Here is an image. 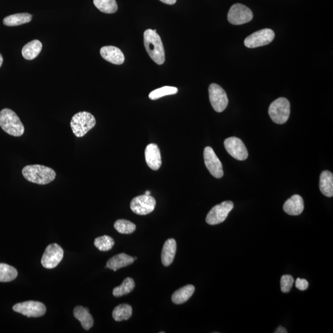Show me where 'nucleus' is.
I'll return each instance as SVG.
<instances>
[{
    "instance_id": "nucleus-32",
    "label": "nucleus",
    "mask_w": 333,
    "mask_h": 333,
    "mask_svg": "<svg viewBox=\"0 0 333 333\" xmlns=\"http://www.w3.org/2000/svg\"><path fill=\"white\" fill-rule=\"evenodd\" d=\"M294 283V280L291 275L289 274L283 275L280 281L281 290L284 293L289 292L291 291Z\"/></svg>"
},
{
    "instance_id": "nucleus-24",
    "label": "nucleus",
    "mask_w": 333,
    "mask_h": 333,
    "mask_svg": "<svg viewBox=\"0 0 333 333\" xmlns=\"http://www.w3.org/2000/svg\"><path fill=\"white\" fill-rule=\"evenodd\" d=\"M32 15L29 13H18L9 15L3 20V24L6 26L13 27L30 23Z\"/></svg>"
},
{
    "instance_id": "nucleus-33",
    "label": "nucleus",
    "mask_w": 333,
    "mask_h": 333,
    "mask_svg": "<svg viewBox=\"0 0 333 333\" xmlns=\"http://www.w3.org/2000/svg\"><path fill=\"white\" fill-rule=\"evenodd\" d=\"M295 287L300 291H305L308 288V283L306 280L298 278L295 281Z\"/></svg>"
},
{
    "instance_id": "nucleus-25",
    "label": "nucleus",
    "mask_w": 333,
    "mask_h": 333,
    "mask_svg": "<svg viewBox=\"0 0 333 333\" xmlns=\"http://www.w3.org/2000/svg\"><path fill=\"white\" fill-rule=\"evenodd\" d=\"M133 310L131 305L126 304H120L114 308L113 317L116 322L127 320L132 316Z\"/></svg>"
},
{
    "instance_id": "nucleus-27",
    "label": "nucleus",
    "mask_w": 333,
    "mask_h": 333,
    "mask_svg": "<svg viewBox=\"0 0 333 333\" xmlns=\"http://www.w3.org/2000/svg\"><path fill=\"white\" fill-rule=\"evenodd\" d=\"M17 271L13 267L6 264H0V282H9L16 279Z\"/></svg>"
},
{
    "instance_id": "nucleus-37",
    "label": "nucleus",
    "mask_w": 333,
    "mask_h": 333,
    "mask_svg": "<svg viewBox=\"0 0 333 333\" xmlns=\"http://www.w3.org/2000/svg\"><path fill=\"white\" fill-rule=\"evenodd\" d=\"M145 194H146V195H148V196L150 195V194H151L150 191H147L146 193H145Z\"/></svg>"
},
{
    "instance_id": "nucleus-6",
    "label": "nucleus",
    "mask_w": 333,
    "mask_h": 333,
    "mask_svg": "<svg viewBox=\"0 0 333 333\" xmlns=\"http://www.w3.org/2000/svg\"><path fill=\"white\" fill-rule=\"evenodd\" d=\"M233 203L230 200L224 201L220 205H216L208 213L206 217V222L209 225H215L222 223L228 217L229 213L233 209Z\"/></svg>"
},
{
    "instance_id": "nucleus-11",
    "label": "nucleus",
    "mask_w": 333,
    "mask_h": 333,
    "mask_svg": "<svg viewBox=\"0 0 333 333\" xmlns=\"http://www.w3.org/2000/svg\"><path fill=\"white\" fill-rule=\"evenodd\" d=\"M274 38L273 31L270 29H264L257 31L246 37L245 45L247 48H255L265 46L273 41Z\"/></svg>"
},
{
    "instance_id": "nucleus-30",
    "label": "nucleus",
    "mask_w": 333,
    "mask_h": 333,
    "mask_svg": "<svg viewBox=\"0 0 333 333\" xmlns=\"http://www.w3.org/2000/svg\"><path fill=\"white\" fill-rule=\"evenodd\" d=\"M114 244L115 242L112 237L106 235L97 237L94 242L96 248L103 252L110 251Z\"/></svg>"
},
{
    "instance_id": "nucleus-20",
    "label": "nucleus",
    "mask_w": 333,
    "mask_h": 333,
    "mask_svg": "<svg viewBox=\"0 0 333 333\" xmlns=\"http://www.w3.org/2000/svg\"><path fill=\"white\" fill-rule=\"evenodd\" d=\"M73 316L79 321L85 330H89L94 326V320L88 308L77 306L73 310Z\"/></svg>"
},
{
    "instance_id": "nucleus-19",
    "label": "nucleus",
    "mask_w": 333,
    "mask_h": 333,
    "mask_svg": "<svg viewBox=\"0 0 333 333\" xmlns=\"http://www.w3.org/2000/svg\"><path fill=\"white\" fill-rule=\"evenodd\" d=\"M134 258L132 256L121 253L110 258L107 261L106 267L116 271L119 268L128 266L134 263Z\"/></svg>"
},
{
    "instance_id": "nucleus-13",
    "label": "nucleus",
    "mask_w": 333,
    "mask_h": 333,
    "mask_svg": "<svg viewBox=\"0 0 333 333\" xmlns=\"http://www.w3.org/2000/svg\"><path fill=\"white\" fill-rule=\"evenodd\" d=\"M205 165L211 174L217 178L224 176L223 166L211 147L207 146L203 151Z\"/></svg>"
},
{
    "instance_id": "nucleus-3",
    "label": "nucleus",
    "mask_w": 333,
    "mask_h": 333,
    "mask_svg": "<svg viewBox=\"0 0 333 333\" xmlns=\"http://www.w3.org/2000/svg\"><path fill=\"white\" fill-rule=\"evenodd\" d=\"M0 126L6 133L13 137H21L25 131L20 117L13 110L8 108L0 112Z\"/></svg>"
},
{
    "instance_id": "nucleus-5",
    "label": "nucleus",
    "mask_w": 333,
    "mask_h": 333,
    "mask_svg": "<svg viewBox=\"0 0 333 333\" xmlns=\"http://www.w3.org/2000/svg\"><path fill=\"white\" fill-rule=\"evenodd\" d=\"M290 110L289 101L285 98H279L271 103L268 113L274 123L283 124L288 121Z\"/></svg>"
},
{
    "instance_id": "nucleus-4",
    "label": "nucleus",
    "mask_w": 333,
    "mask_h": 333,
    "mask_svg": "<svg viewBox=\"0 0 333 333\" xmlns=\"http://www.w3.org/2000/svg\"><path fill=\"white\" fill-rule=\"evenodd\" d=\"M96 119L91 113L83 111L77 113L70 121L71 128L77 137H83L96 125Z\"/></svg>"
},
{
    "instance_id": "nucleus-26",
    "label": "nucleus",
    "mask_w": 333,
    "mask_h": 333,
    "mask_svg": "<svg viewBox=\"0 0 333 333\" xmlns=\"http://www.w3.org/2000/svg\"><path fill=\"white\" fill-rule=\"evenodd\" d=\"M96 7L104 13L113 14L118 9L116 0H94Z\"/></svg>"
},
{
    "instance_id": "nucleus-14",
    "label": "nucleus",
    "mask_w": 333,
    "mask_h": 333,
    "mask_svg": "<svg viewBox=\"0 0 333 333\" xmlns=\"http://www.w3.org/2000/svg\"><path fill=\"white\" fill-rule=\"evenodd\" d=\"M224 146L227 152L234 159L245 160L248 158V150L240 139L234 137L228 138L225 140Z\"/></svg>"
},
{
    "instance_id": "nucleus-18",
    "label": "nucleus",
    "mask_w": 333,
    "mask_h": 333,
    "mask_svg": "<svg viewBox=\"0 0 333 333\" xmlns=\"http://www.w3.org/2000/svg\"><path fill=\"white\" fill-rule=\"evenodd\" d=\"M177 252V242L174 239H169L163 245L162 254V263L165 267H169L174 260Z\"/></svg>"
},
{
    "instance_id": "nucleus-38",
    "label": "nucleus",
    "mask_w": 333,
    "mask_h": 333,
    "mask_svg": "<svg viewBox=\"0 0 333 333\" xmlns=\"http://www.w3.org/2000/svg\"><path fill=\"white\" fill-rule=\"evenodd\" d=\"M134 260H137V257H134Z\"/></svg>"
},
{
    "instance_id": "nucleus-29",
    "label": "nucleus",
    "mask_w": 333,
    "mask_h": 333,
    "mask_svg": "<svg viewBox=\"0 0 333 333\" xmlns=\"http://www.w3.org/2000/svg\"><path fill=\"white\" fill-rule=\"evenodd\" d=\"M177 92V88L174 87V86H165L151 91L149 95V98L151 100H156L165 97V96L175 95Z\"/></svg>"
},
{
    "instance_id": "nucleus-22",
    "label": "nucleus",
    "mask_w": 333,
    "mask_h": 333,
    "mask_svg": "<svg viewBox=\"0 0 333 333\" xmlns=\"http://www.w3.org/2000/svg\"><path fill=\"white\" fill-rule=\"evenodd\" d=\"M195 288L189 285L182 287L176 291L172 296V301L175 304H182L189 300L194 294Z\"/></svg>"
},
{
    "instance_id": "nucleus-9",
    "label": "nucleus",
    "mask_w": 333,
    "mask_h": 333,
    "mask_svg": "<svg viewBox=\"0 0 333 333\" xmlns=\"http://www.w3.org/2000/svg\"><path fill=\"white\" fill-rule=\"evenodd\" d=\"M209 100L214 109L217 113H221L226 109L228 99L226 92L220 85L212 83L209 87Z\"/></svg>"
},
{
    "instance_id": "nucleus-35",
    "label": "nucleus",
    "mask_w": 333,
    "mask_h": 333,
    "mask_svg": "<svg viewBox=\"0 0 333 333\" xmlns=\"http://www.w3.org/2000/svg\"><path fill=\"white\" fill-rule=\"evenodd\" d=\"M160 1L169 5H174L177 2V0H160Z\"/></svg>"
},
{
    "instance_id": "nucleus-28",
    "label": "nucleus",
    "mask_w": 333,
    "mask_h": 333,
    "mask_svg": "<svg viewBox=\"0 0 333 333\" xmlns=\"http://www.w3.org/2000/svg\"><path fill=\"white\" fill-rule=\"evenodd\" d=\"M135 284L134 279L132 278H126L123 280L121 285L116 287L113 289V294L115 297H121V296L129 294L134 290Z\"/></svg>"
},
{
    "instance_id": "nucleus-8",
    "label": "nucleus",
    "mask_w": 333,
    "mask_h": 333,
    "mask_svg": "<svg viewBox=\"0 0 333 333\" xmlns=\"http://www.w3.org/2000/svg\"><path fill=\"white\" fill-rule=\"evenodd\" d=\"M63 249L57 243L51 244L46 248L42 258L41 263L43 267L48 269H52L57 267L63 260Z\"/></svg>"
},
{
    "instance_id": "nucleus-1",
    "label": "nucleus",
    "mask_w": 333,
    "mask_h": 333,
    "mask_svg": "<svg viewBox=\"0 0 333 333\" xmlns=\"http://www.w3.org/2000/svg\"><path fill=\"white\" fill-rule=\"evenodd\" d=\"M145 49L150 57L157 64L164 63L165 55L161 38L156 30L147 29L143 34Z\"/></svg>"
},
{
    "instance_id": "nucleus-34",
    "label": "nucleus",
    "mask_w": 333,
    "mask_h": 333,
    "mask_svg": "<svg viewBox=\"0 0 333 333\" xmlns=\"http://www.w3.org/2000/svg\"><path fill=\"white\" fill-rule=\"evenodd\" d=\"M275 333H287V330L284 327L280 326L276 329V331H274Z\"/></svg>"
},
{
    "instance_id": "nucleus-12",
    "label": "nucleus",
    "mask_w": 333,
    "mask_h": 333,
    "mask_svg": "<svg viewBox=\"0 0 333 333\" xmlns=\"http://www.w3.org/2000/svg\"><path fill=\"white\" fill-rule=\"evenodd\" d=\"M156 205V199L153 197L144 194L133 199L131 203V208L136 214L146 215L154 211Z\"/></svg>"
},
{
    "instance_id": "nucleus-21",
    "label": "nucleus",
    "mask_w": 333,
    "mask_h": 333,
    "mask_svg": "<svg viewBox=\"0 0 333 333\" xmlns=\"http://www.w3.org/2000/svg\"><path fill=\"white\" fill-rule=\"evenodd\" d=\"M320 190L325 196H333V175L328 171H323L320 177Z\"/></svg>"
},
{
    "instance_id": "nucleus-15",
    "label": "nucleus",
    "mask_w": 333,
    "mask_h": 333,
    "mask_svg": "<svg viewBox=\"0 0 333 333\" xmlns=\"http://www.w3.org/2000/svg\"><path fill=\"white\" fill-rule=\"evenodd\" d=\"M145 159L150 168L157 171L162 165L161 154L156 144H148L145 150Z\"/></svg>"
},
{
    "instance_id": "nucleus-23",
    "label": "nucleus",
    "mask_w": 333,
    "mask_h": 333,
    "mask_svg": "<svg viewBox=\"0 0 333 333\" xmlns=\"http://www.w3.org/2000/svg\"><path fill=\"white\" fill-rule=\"evenodd\" d=\"M42 49V43L38 40H32L22 49V54L27 60H32L38 57Z\"/></svg>"
},
{
    "instance_id": "nucleus-2",
    "label": "nucleus",
    "mask_w": 333,
    "mask_h": 333,
    "mask_svg": "<svg viewBox=\"0 0 333 333\" xmlns=\"http://www.w3.org/2000/svg\"><path fill=\"white\" fill-rule=\"evenodd\" d=\"M22 174L28 181L42 185L51 183L57 177L53 169L39 164L24 166Z\"/></svg>"
},
{
    "instance_id": "nucleus-7",
    "label": "nucleus",
    "mask_w": 333,
    "mask_h": 333,
    "mask_svg": "<svg viewBox=\"0 0 333 333\" xmlns=\"http://www.w3.org/2000/svg\"><path fill=\"white\" fill-rule=\"evenodd\" d=\"M12 309L15 312L21 313L27 317H40L44 316L46 308L45 305L38 301H26L14 305Z\"/></svg>"
},
{
    "instance_id": "nucleus-17",
    "label": "nucleus",
    "mask_w": 333,
    "mask_h": 333,
    "mask_svg": "<svg viewBox=\"0 0 333 333\" xmlns=\"http://www.w3.org/2000/svg\"><path fill=\"white\" fill-rule=\"evenodd\" d=\"M304 209L303 199L298 194H295L286 200L283 206L284 211L290 215H299Z\"/></svg>"
},
{
    "instance_id": "nucleus-31",
    "label": "nucleus",
    "mask_w": 333,
    "mask_h": 333,
    "mask_svg": "<svg viewBox=\"0 0 333 333\" xmlns=\"http://www.w3.org/2000/svg\"><path fill=\"white\" fill-rule=\"evenodd\" d=\"M114 228L121 234H131L136 230V225L132 222L124 219H120L114 223Z\"/></svg>"
},
{
    "instance_id": "nucleus-36",
    "label": "nucleus",
    "mask_w": 333,
    "mask_h": 333,
    "mask_svg": "<svg viewBox=\"0 0 333 333\" xmlns=\"http://www.w3.org/2000/svg\"><path fill=\"white\" fill-rule=\"evenodd\" d=\"M3 62V58L2 55L0 54V67H1V66H2Z\"/></svg>"
},
{
    "instance_id": "nucleus-16",
    "label": "nucleus",
    "mask_w": 333,
    "mask_h": 333,
    "mask_svg": "<svg viewBox=\"0 0 333 333\" xmlns=\"http://www.w3.org/2000/svg\"><path fill=\"white\" fill-rule=\"evenodd\" d=\"M100 54L104 60L113 64L121 65L125 61L124 54L116 46H103L100 49Z\"/></svg>"
},
{
    "instance_id": "nucleus-10",
    "label": "nucleus",
    "mask_w": 333,
    "mask_h": 333,
    "mask_svg": "<svg viewBox=\"0 0 333 333\" xmlns=\"http://www.w3.org/2000/svg\"><path fill=\"white\" fill-rule=\"evenodd\" d=\"M253 18L252 12L245 5L237 3L230 9L228 20L233 25H242L249 23Z\"/></svg>"
}]
</instances>
